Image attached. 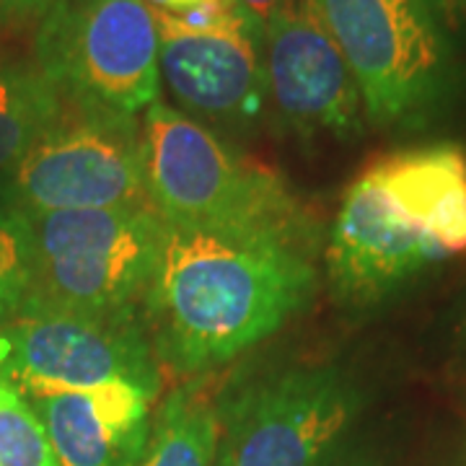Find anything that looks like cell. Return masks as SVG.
Wrapping results in <instances>:
<instances>
[{
	"instance_id": "6da1fadb",
	"label": "cell",
	"mask_w": 466,
	"mask_h": 466,
	"mask_svg": "<svg viewBox=\"0 0 466 466\" xmlns=\"http://www.w3.org/2000/svg\"><path fill=\"white\" fill-rule=\"evenodd\" d=\"M317 233L309 216L269 223H164L140 319L158 366L205 376L311 303Z\"/></svg>"
},
{
	"instance_id": "7a4b0ae2",
	"label": "cell",
	"mask_w": 466,
	"mask_h": 466,
	"mask_svg": "<svg viewBox=\"0 0 466 466\" xmlns=\"http://www.w3.org/2000/svg\"><path fill=\"white\" fill-rule=\"evenodd\" d=\"M26 218L34 238V285L26 309L137 311L164 241V220L150 205Z\"/></svg>"
},
{
	"instance_id": "3957f363",
	"label": "cell",
	"mask_w": 466,
	"mask_h": 466,
	"mask_svg": "<svg viewBox=\"0 0 466 466\" xmlns=\"http://www.w3.org/2000/svg\"><path fill=\"white\" fill-rule=\"evenodd\" d=\"M146 189L164 223H269L306 216L269 168L249 164L195 116L158 99L143 112Z\"/></svg>"
},
{
	"instance_id": "277c9868",
	"label": "cell",
	"mask_w": 466,
	"mask_h": 466,
	"mask_svg": "<svg viewBox=\"0 0 466 466\" xmlns=\"http://www.w3.org/2000/svg\"><path fill=\"white\" fill-rule=\"evenodd\" d=\"M34 66L66 104L137 116L161 99L158 24L146 0H55Z\"/></svg>"
},
{
	"instance_id": "5b68a950",
	"label": "cell",
	"mask_w": 466,
	"mask_h": 466,
	"mask_svg": "<svg viewBox=\"0 0 466 466\" xmlns=\"http://www.w3.org/2000/svg\"><path fill=\"white\" fill-rule=\"evenodd\" d=\"M379 127L433 112L451 86V50L428 0H309Z\"/></svg>"
},
{
	"instance_id": "8992f818",
	"label": "cell",
	"mask_w": 466,
	"mask_h": 466,
	"mask_svg": "<svg viewBox=\"0 0 466 466\" xmlns=\"http://www.w3.org/2000/svg\"><path fill=\"white\" fill-rule=\"evenodd\" d=\"M0 198L24 216L150 205L140 122L66 104L60 119L0 179Z\"/></svg>"
},
{
	"instance_id": "52a82bcc",
	"label": "cell",
	"mask_w": 466,
	"mask_h": 466,
	"mask_svg": "<svg viewBox=\"0 0 466 466\" xmlns=\"http://www.w3.org/2000/svg\"><path fill=\"white\" fill-rule=\"evenodd\" d=\"M358 386L334 366L285 368L218 397L216 466H319L360 415Z\"/></svg>"
},
{
	"instance_id": "ba28073f",
	"label": "cell",
	"mask_w": 466,
	"mask_h": 466,
	"mask_svg": "<svg viewBox=\"0 0 466 466\" xmlns=\"http://www.w3.org/2000/svg\"><path fill=\"white\" fill-rule=\"evenodd\" d=\"M0 379L26 400L115 381L158 397L161 366L137 311L78 314L29 306L0 327Z\"/></svg>"
},
{
	"instance_id": "9c48e42d",
	"label": "cell",
	"mask_w": 466,
	"mask_h": 466,
	"mask_svg": "<svg viewBox=\"0 0 466 466\" xmlns=\"http://www.w3.org/2000/svg\"><path fill=\"white\" fill-rule=\"evenodd\" d=\"M443 259L449 257L368 168L350 184L324 249L327 280L342 306H379Z\"/></svg>"
},
{
	"instance_id": "30bf717a",
	"label": "cell",
	"mask_w": 466,
	"mask_h": 466,
	"mask_svg": "<svg viewBox=\"0 0 466 466\" xmlns=\"http://www.w3.org/2000/svg\"><path fill=\"white\" fill-rule=\"evenodd\" d=\"M153 16L158 24L161 81L184 115L228 127H247L265 115L269 94L262 24L195 29L161 11H153Z\"/></svg>"
},
{
	"instance_id": "8fae6325",
	"label": "cell",
	"mask_w": 466,
	"mask_h": 466,
	"mask_svg": "<svg viewBox=\"0 0 466 466\" xmlns=\"http://www.w3.org/2000/svg\"><path fill=\"white\" fill-rule=\"evenodd\" d=\"M262 57L269 104L293 133L337 140L360 133L358 84L309 0H299L265 24Z\"/></svg>"
},
{
	"instance_id": "7c38bea8",
	"label": "cell",
	"mask_w": 466,
	"mask_h": 466,
	"mask_svg": "<svg viewBox=\"0 0 466 466\" xmlns=\"http://www.w3.org/2000/svg\"><path fill=\"white\" fill-rule=\"evenodd\" d=\"M32 407L50 435L57 466H137L150 435V404L156 397L115 381L36 397Z\"/></svg>"
},
{
	"instance_id": "4fadbf2b",
	"label": "cell",
	"mask_w": 466,
	"mask_h": 466,
	"mask_svg": "<svg viewBox=\"0 0 466 466\" xmlns=\"http://www.w3.org/2000/svg\"><path fill=\"white\" fill-rule=\"evenodd\" d=\"M368 171L446 257L466 254V150L459 143L394 150Z\"/></svg>"
},
{
	"instance_id": "5bb4252c",
	"label": "cell",
	"mask_w": 466,
	"mask_h": 466,
	"mask_svg": "<svg viewBox=\"0 0 466 466\" xmlns=\"http://www.w3.org/2000/svg\"><path fill=\"white\" fill-rule=\"evenodd\" d=\"M218 391L195 376L161 401L137 466H216Z\"/></svg>"
},
{
	"instance_id": "9a60e30c",
	"label": "cell",
	"mask_w": 466,
	"mask_h": 466,
	"mask_svg": "<svg viewBox=\"0 0 466 466\" xmlns=\"http://www.w3.org/2000/svg\"><path fill=\"white\" fill-rule=\"evenodd\" d=\"M66 109L60 91L32 63L0 60V179L11 174Z\"/></svg>"
},
{
	"instance_id": "2e32d148",
	"label": "cell",
	"mask_w": 466,
	"mask_h": 466,
	"mask_svg": "<svg viewBox=\"0 0 466 466\" xmlns=\"http://www.w3.org/2000/svg\"><path fill=\"white\" fill-rule=\"evenodd\" d=\"M32 223L0 198V327L16 319L32 299Z\"/></svg>"
},
{
	"instance_id": "e0dca14e",
	"label": "cell",
	"mask_w": 466,
	"mask_h": 466,
	"mask_svg": "<svg viewBox=\"0 0 466 466\" xmlns=\"http://www.w3.org/2000/svg\"><path fill=\"white\" fill-rule=\"evenodd\" d=\"M0 466H57L32 401L5 379H0Z\"/></svg>"
},
{
	"instance_id": "ac0fdd59",
	"label": "cell",
	"mask_w": 466,
	"mask_h": 466,
	"mask_svg": "<svg viewBox=\"0 0 466 466\" xmlns=\"http://www.w3.org/2000/svg\"><path fill=\"white\" fill-rule=\"evenodd\" d=\"M55 0H0V26L3 29H26L39 24Z\"/></svg>"
},
{
	"instance_id": "d6986e66",
	"label": "cell",
	"mask_w": 466,
	"mask_h": 466,
	"mask_svg": "<svg viewBox=\"0 0 466 466\" xmlns=\"http://www.w3.org/2000/svg\"><path fill=\"white\" fill-rule=\"evenodd\" d=\"M319 466H383L379 461V456L370 449H366L363 443L352 441V438H345L339 446H334Z\"/></svg>"
},
{
	"instance_id": "ffe728a7",
	"label": "cell",
	"mask_w": 466,
	"mask_h": 466,
	"mask_svg": "<svg viewBox=\"0 0 466 466\" xmlns=\"http://www.w3.org/2000/svg\"><path fill=\"white\" fill-rule=\"evenodd\" d=\"M238 3H241L251 16L265 26V24H269L278 14H283L290 5H296L299 0H238Z\"/></svg>"
},
{
	"instance_id": "44dd1931",
	"label": "cell",
	"mask_w": 466,
	"mask_h": 466,
	"mask_svg": "<svg viewBox=\"0 0 466 466\" xmlns=\"http://www.w3.org/2000/svg\"><path fill=\"white\" fill-rule=\"evenodd\" d=\"M438 21L449 26H461L466 21V0H428Z\"/></svg>"
},
{
	"instance_id": "7402d4cb",
	"label": "cell",
	"mask_w": 466,
	"mask_h": 466,
	"mask_svg": "<svg viewBox=\"0 0 466 466\" xmlns=\"http://www.w3.org/2000/svg\"><path fill=\"white\" fill-rule=\"evenodd\" d=\"M153 11H161L168 16H187L192 11H200L205 5L216 3V0H146Z\"/></svg>"
}]
</instances>
